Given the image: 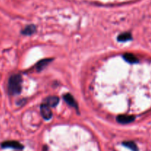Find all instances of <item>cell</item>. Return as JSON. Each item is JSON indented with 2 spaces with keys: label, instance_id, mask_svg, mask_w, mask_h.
Here are the masks:
<instances>
[{
  "label": "cell",
  "instance_id": "obj_1",
  "mask_svg": "<svg viewBox=\"0 0 151 151\" xmlns=\"http://www.w3.org/2000/svg\"><path fill=\"white\" fill-rule=\"evenodd\" d=\"M8 91L12 95L20 94L22 91V78L19 75H13L9 78Z\"/></svg>",
  "mask_w": 151,
  "mask_h": 151
},
{
  "label": "cell",
  "instance_id": "obj_2",
  "mask_svg": "<svg viewBox=\"0 0 151 151\" xmlns=\"http://www.w3.org/2000/svg\"><path fill=\"white\" fill-rule=\"evenodd\" d=\"M41 114L44 119L49 120L52 116V112L50 107L47 104H42L41 106Z\"/></svg>",
  "mask_w": 151,
  "mask_h": 151
},
{
  "label": "cell",
  "instance_id": "obj_3",
  "mask_svg": "<svg viewBox=\"0 0 151 151\" xmlns=\"http://www.w3.org/2000/svg\"><path fill=\"white\" fill-rule=\"evenodd\" d=\"M1 147L3 148H13V149H18V150H22L23 148V145H21L19 142L16 141H7L4 142L1 144Z\"/></svg>",
  "mask_w": 151,
  "mask_h": 151
},
{
  "label": "cell",
  "instance_id": "obj_4",
  "mask_svg": "<svg viewBox=\"0 0 151 151\" xmlns=\"http://www.w3.org/2000/svg\"><path fill=\"white\" fill-rule=\"evenodd\" d=\"M116 120L121 124H128L135 120V116L131 115H119L116 118Z\"/></svg>",
  "mask_w": 151,
  "mask_h": 151
},
{
  "label": "cell",
  "instance_id": "obj_5",
  "mask_svg": "<svg viewBox=\"0 0 151 151\" xmlns=\"http://www.w3.org/2000/svg\"><path fill=\"white\" fill-rule=\"evenodd\" d=\"M63 99H64L65 102H66L69 106L78 109V104H77L75 98H74L73 96H72V94H65L64 95H63Z\"/></svg>",
  "mask_w": 151,
  "mask_h": 151
},
{
  "label": "cell",
  "instance_id": "obj_6",
  "mask_svg": "<svg viewBox=\"0 0 151 151\" xmlns=\"http://www.w3.org/2000/svg\"><path fill=\"white\" fill-rule=\"evenodd\" d=\"M46 104L50 107H55L59 103V98L56 96H52V97H47L45 100Z\"/></svg>",
  "mask_w": 151,
  "mask_h": 151
},
{
  "label": "cell",
  "instance_id": "obj_7",
  "mask_svg": "<svg viewBox=\"0 0 151 151\" xmlns=\"http://www.w3.org/2000/svg\"><path fill=\"white\" fill-rule=\"evenodd\" d=\"M52 59L51 58H47V59H43V60H40L36 65V69L38 71H41L43 70V69L46 67V66L50 63V62L52 61Z\"/></svg>",
  "mask_w": 151,
  "mask_h": 151
},
{
  "label": "cell",
  "instance_id": "obj_8",
  "mask_svg": "<svg viewBox=\"0 0 151 151\" xmlns=\"http://www.w3.org/2000/svg\"><path fill=\"white\" fill-rule=\"evenodd\" d=\"M123 58L130 63H136L139 61L137 58L134 55L131 54V53H125V54H124Z\"/></svg>",
  "mask_w": 151,
  "mask_h": 151
},
{
  "label": "cell",
  "instance_id": "obj_9",
  "mask_svg": "<svg viewBox=\"0 0 151 151\" xmlns=\"http://www.w3.org/2000/svg\"><path fill=\"white\" fill-rule=\"evenodd\" d=\"M35 29H36V28H35V25L30 24L27 26L22 31V32L24 34V35H30L35 32Z\"/></svg>",
  "mask_w": 151,
  "mask_h": 151
},
{
  "label": "cell",
  "instance_id": "obj_10",
  "mask_svg": "<svg viewBox=\"0 0 151 151\" xmlns=\"http://www.w3.org/2000/svg\"><path fill=\"white\" fill-rule=\"evenodd\" d=\"M132 39V36L130 32H124V33L120 34L117 37V40L120 42H125V41H130Z\"/></svg>",
  "mask_w": 151,
  "mask_h": 151
},
{
  "label": "cell",
  "instance_id": "obj_11",
  "mask_svg": "<svg viewBox=\"0 0 151 151\" xmlns=\"http://www.w3.org/2000/svg\"><path fill=\"white\" fill-rule=\"evenodd\" d=\"M123 145L125 147H128L129 149H131L132 151H139L138 147H137V145L134 142H124Z\"/></svg>",
  "mask_w": 151,
  "mask_h": 151
}]
</instances>
